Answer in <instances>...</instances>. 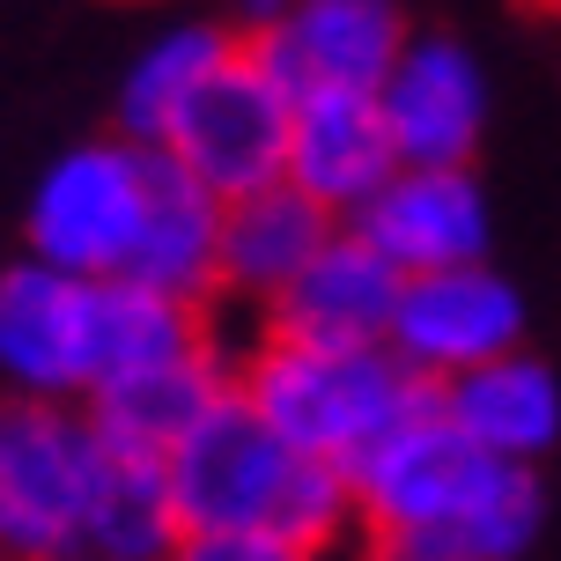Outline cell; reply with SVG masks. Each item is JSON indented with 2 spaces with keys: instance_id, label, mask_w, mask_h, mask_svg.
I'll return each mask as SVG.
<instances>
[{
  "instance_id": "6da1fadb",
  "label": "cell",
  "mask_w": 561,
  "mask_h": 561,
  "mask_svg": "<svg viewBox=\"0 0 561 561\" xmlns=\"http://www.w3.org/2000/svg\"><path fill=\"white\" fill-rule=\"evenodd\" d=\"M170 495H178L185 539L193 533H266V539H288V547L318 554V561L363 554L355 480L340 466L296 458L252 414L244 392H229L185 444L170 450Z\"/></svg>"
},
{
  "instance_id": "7a4b0ae2",
  "label": "cell",
  "mask_w": 561,
  "mask_h": 561,
  "mask_svg": "<svg viewBox=\"0 0 561 561\" xmlns=\"http://www.w3.org/2000/svg\"><path fill=\"white\" fill-rule=\"evenodd\" d=\"M237 392L252 399V414L296 458H318V466H340V473H355L392 428H407L421 407L444 399L436 385H421L392 347L340 355V347H296V340H266L244 363Z\"/></svg>"
},
{
  "instance_id": "3957f363",
  "label": "cell",
  "mask_w": 561,
  "mask_h": 561,
  "mask_svg": "<svg viewBox=\"0 0 561 561\" xmlns=\"http://www.w3.org/2000/svg\"><path fill=\"white\" fill-rule=\"evenodd\" d=\"M148 207H156V148H134L126 134L75 140L67 156H53L23 207L30 259L75 280H126L148 237Z\"/></svg>"
},
{
  "instance_id": "277c9868",
  "label": "cell",
  "mask_w": 561,
  "mask_h": 561,
  "mask_svg": "<svg viewBox=\"0 0 561 561\" xmlns=\"http://www.w3.org/2000/svg\"><path fill=\"white\" fill-rule=\"evenodd\" d=\"M96 421L53 399H0V561H82Z\"/></svg>"
},
{
  "instance_id": "5b68a950",
  "label": "cell",
  "mask_w": 561,
  "mask_h": 561,
  "mask_svg": "<svg viewBox=\"0 0 561 561\" xmlns=\"http://www.w3.org/2000/svg\"><path fill=\"white\" fill-rule=\"evenodd\" d=\"M510 466L488 458V450L436 407H421L407 428H392L385 444L369 450L355 466V503H363V539L385 547V539H436V533H458Z\"/></svg>"
},
{
  "instance_id": "8992f818",
  "label": "cell",
  "mask_w": 561,
  "mask_h": 561,
  "mask_svg": "<svg viewBox=\"0 0 561 561\" xmlns=\"http://www.w3.org/2000/svg\"><path fill=\"white\" fill-rule=\"evenodd\" d=\"M112 369L104 347V280L53 274L37 259L0 266V385L8 399L89 407Z\"/></svg>"
},
{
  "instance_id": "52a82bcc",
  "label": "cell",
  "mask_w": 561,
  "mask_h": 561,
  "mask_svg": "<svg viewBox=\"0 0 561 561\" xmlns=\"http://www.w3.org/2000/svg\"><path fill=\"white\" fill-rule=\"evenodd\" d=\"M288 134H296V96H288V89L252 59V45H244V53L185 104V118H178L170 140H163V156L185 170V178H199L222 207H237V199H252V193L288 185Z\"/></svg>"
},
{
  "instance_id": "ba28073f",
  "label": "cell",
  "mask_w": 561,
  "mask_h": 561,
  "mask_svg": "<svg viewBox=\"0 0 561 561\" xmlns=\"http://www.w3.org/2000/svg\"><path fill=\"white\" fill-rule=\"evenodd\" d=\"M252 59L296 104L304 96H385L392 67L414 45L399 0H296L288 23L244 37Z\"/></svg>"
},
{
  "instance_id": "9c48e42d",
  "label": "cell",
  "mask_w": 561,
  "mask_h": 561,
  "mask_svg": "<svg viewBox=\"0 0 561 561\" xmlns=\"http://www.w3.org/2000/svg\"><path fill=\"white\" fill-rule=\"evenodd\" d=\"M525 347V296L517 280L488 259V266H458V274H421L407 280V304L392 325V355L414 369L421 385H458L473 369L503 363Z\"/></svg>"
},
{
  "instance_id": "30bf717a",
  "label": "cell",
  "mask_w": 561,
  "mask_h": 561,
  "mask_svg": "<svg viewBox=\"0 0 561 561\" xmlns=\"http://www.w3.org/2000/svg\"><path fill=\"white\" fill-rule=\"evenodd\" d=\"M385 126L407 170H473L488 140V75L466 37L450 30H414L407 59L385 82Z\"/></svg>"
},
{
  "instance_id": "8fae6325",
  "label": "cell",
  "mask_w": 561,
  "mask_h": 561,
  "mask_svg": "<svg viewBox=\"0 0 561 561\" xmlns=\"http://www.w3.org/2000/svg\"><path fill=\"white\" fill-rule=\"evenodd\" d=\"M347 229L369 252L392 259L407 280L488 266L495 252V207H488L480 170H399Z\"/></svg>"
},
{
  "instance_id": "7c38bea8",
  "label": "cell",
  "mask_w": 561,
  "mask_h": 561,
  "mask_svg": "<svg viewBox=\"0 0 561 561\" xmlns=\"http://www.w3.org/2000/svg\"><path fill=\"white\" fill-rule=\"evenodd\" d=\"M399 304H407V274L385 252H369L355 229H340L318 252V266L266 310V333L296 340V347H340V355L392 347Z\"/></svg>"
},
{
  "instance_id": "4fadbf2b",
  "label": "cell",
  "mask_w": 561,
  "mask_h": 561,
  "mask_svg": "<svg viewBox=\"0 0 561 561\" xmlns=\"http://www.w3.org/2000/svg\"><path fill=\"white\" fill-rule=\"evenodd\" d=\"M399 148L377 96H304L288 134V185L318 199L333 222H355L369 199L399 178Z\"/></svg>"
},
{
  "instance_id": "5bb4252c",
  "label": "cell",
  "mask_w": 561,
  "mask_h": 561,
  "mask_svg": "<svg viewBox=\"0 0 561 561\" xmlns=\"http://www.w3.org/2000/svg\"><path fill=\"white\" fill-rule=\"evenodd\" d=\"M347 222H333L318 199H304L296 185H274V193H252L229 207L222 222V296L229 304L274 310L296 280L318 266V252L333 244Z\"/></svg>"
},
{
  "instance_id": "9a60e30c",
  "label": "cell",
  "mask_w": 561,
  "mask_h": 561,
  "mask_svg": "<svg viewBox=\"0 0 561 561\" xmlns=\"http://www.w3.org/2000/svg\"><path fill=\"white\" fill-rule=\"evenodd\" d=\"M444 414L503 466H547L561 450V369L533 347L444 385Z\"/></svg>"
},
{
  "instance_id": "2e32d148",
  "label": "cell",
  "mask_w": 561,
  "mask_h": 561,
  "mask_svg": "<svg viewBox=\"0 0 561 561\" xmlns=\"http://www.w3.org/2000/svg\"><path fill=\"white\" fill-rule=\"evenodd\" d=\"M237 392V377H229V363L199 340L193 355H170V363L156 369H134V377H112L104 392L89 399L82 414L96 421V436H112V444H134V450H156V458H170V450L193 436L199 421L215 414L222 399Z\"/></svg>"
},
{
  "instance_id": "e0dca14e",
  "label": "cell",
  "mask_w": 561,
  "mask_h": 561,
  "mask_svg": "<svg viewBox=\"0 0 561 561\" xmlns=\"http://www.w3.org/2000/svg\"><path fill=\"white\" fill-rule=\"evenodd\" d=\"M237 53H244V37H237L222 15H185V23H170L163 37H148L134 53V67L118 75L112 134H126L134 148H163L170 126L185 118V104H193Z\"/></svg>"
},
{
  "instance_id": "ac0fdd59",
  "label": "cell",
  "mask_w": 561,
  "mask_h": 561,
  "mask_svg": "<svg viewBox=\"0 0 561 561\" xmlns=\"http://www.w3.org/2000/svg\"><path fill=\"white\" fill-rule=\"evenodd\" d=\"M222 222H229L222 199L156 148V207H148V237H140L126 280H140V288H156L185 310H207L222 296Z\"/></svg>"
},
{
  "instance_id": "d6986e66",
  "label": "cell",
  "mask_w": 561,
  "mask_h": 561,
  "mask_svg": "<svg viewBox=\"0 0 561 561\" xmlns=\"http://www.w3.org/2000/svg\"><path fill=\"white\" fill-rule=\"evenodd\" d=\"M185 547L170 458L96 436V480H89V554L96 561H170Z\"/></svg>"
},
{
  "instance_id": "ffe728a7",
  "label": "cell",
  "mask_w": 561,
  "mask_h": 561,
  "mask_svg": "<svg viewBox=\"0 0 561 561\" xmlns=\"http://www.w3.org/2000/svg\"><path fill=\"white\" fill-rule=\"evenodd\" d=\"M170 561H318L288 539H266V533H193Z\"/></svg>"
},
{
  "instance_id": "44dd1931",
  "label": "cell",
  "mask_w": 561,
  "mask_h": 561,
  "mask_svg": "<svg viewBox=\"0 0 561 561\" xmlns=\"http://www.w3.org/2000/svg\"><path fill=\"white\" fill-rule=\"evenodd\" d=\"M288 8H296V0H229L222 23L237 30V37H266V30L288 23Z\"/></svg>"
},
{
  "instance_id": "7402d4cb",
  "label": "cell",
  "mask_w": 561,
  "mask_h": 561,
  "mask_svg": "<svg viewBox=\"0 0 561 561\" xmlns=\"http://www.w3.org/2000/svg\"><path fill=\"white\" fill-rule=\"evenodd\" d=\"M533 8H539V15H554V23H561V0H533Z\"/></svg>"
},
{
  "instance_id": "603a6c76",
  "label": "cell",
  "mask_w": 561,
  "mask_h": 561,
  "mask_svg": "<svg viewBox=\"0 0 561 561\" xmlns=\"http://www.w3.org/2000/svg\"><path fill=\"white\" fill-rule=\"evenodd\" d=\"M355 561H369V547H363V554H355Z\"/></svg>"
},
{
  "instance_id": "cb8c5ba5",
  "label": "cell",
  "mask_w": 561,
  "mask_h": 561,
  "mask_svg": "<svg viewBox=\"0 0 561 561\" xmlns=\"http://www.w3.org/2000/svg\"><path fill=\"white\" fill-rule=\"evenodd\" d=\"M82 561H96V554H82Z\"/></svg>"
}]
</instances>
